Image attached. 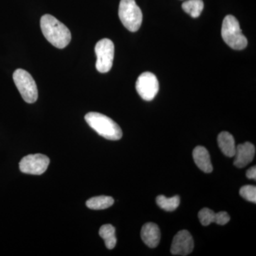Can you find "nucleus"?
Masks as SVG:
<instances>
[{
    "instance_id": "1",
    "label": "nucleus",
    "mask_w": 256,
    "mask_h": 256,
    "mask_svg": "<svg viewBox=\"0 0 256 256\" xmlns=\"http://www.w3.org/2000/svg\"><path fill=\"white\" fill-rule=\"evenodd\" d=\"M41 28L44 36L53 46L64 48L72 40V34L68 28L54 16L45 14L41 18Z\"/></svg>"
},
{
    "instance_id": "2",
    "label": "nucleus",
    "mask_w": 256,
    "mask_h": 256,
    "mask_svg": "<svg viewBox=\"0 0 256 256\" xmlns=\"http://www.w3.org/2000/svg\"><path fill=\"white\" fill-rule=\"evenodd\" d=\"M85 120L92 129H94L99 136L106 139L118 140L122 137L120 127L105 114L90 112L86 114Z\"/></svg>"
},
{
    "instance_id": "3",
    "label": "nucleus",
    "mask_w": 256,
    "mask_h": 256,
    "mask_svg": "<svg viewBox=\"0 0 256 256\" xmlns=\"http://www.w3.org/2000/svg\"><path fill=\"white\" fill-rule=\"evenodd\" d=\"M222 36L226 44L234 50H242L247 46L246 37L242 34L238 20L232 15L224 18Z\"/></svg>"
},
{
    "instance_id": "4",
    "label": "nucleus",
    "mask_w": 256,
    "mask_h": 256,
    "mask_svg": "<svg viewBox=\"0 0 256 256\" xmlns=\"http://www.w3.org/2000/svg\"><path fill=\"white\" fill-rule=\"evenodd\" d=\"M118 15L121 22L129 31L137 32L142 22V13L136 0H120Z\"/></svg>"
},
{
    "instance_id": "5",
    "label": "nucleus",
    "mask_w": 256,
    "mask_h": 256,
    "mask_svg": "<svg viewBox=\"0 0 256 256\" xmlns=\"http://www.w3.org/2000/svg\"><path fill=\"white\" fill-rule=\"evenodd\" d=\"M13 79L24 100L28 104L36 102L38 98V89L31 74L24 69H16L13 74Z\"/></svg>"
},
{
    "instance_id": "6",
    "label": "nucleus",
    "mask_w": 256,
    "mask_h": 256,
    "mask_svg": "<svg viewBox=\"0 0 256 256\" xmlns=\"http://www.w3.org/2000/svg\"><path fill=\"white\" fill-rule=\"evenodd\" d=\"M95 53L97 56L96 67L100 73L108 72L114 63V42L108 38H104L96 44Z\"/></svg>"
},
{
    "instance_id": "7",
    "label": "nucleus",
    "mask_w": 256,
    "mask_h": 256,
    "mask_svg": "<svg viewBox=\"0 0 256 256\" xmlns=\"http://www.w3.org/2000/svg\"><path fill=\"white\" fill-rule=\"evenodd\" d=\"M50 162V158L44 154H28L20 162V171L24 174L41 175L46 171Z\"/></svg>"
},
{
    "instance_id": "8",
    "label": "nucleus",
    "mask_w": 256,
    "mask_h": 256,
    "mask_svg": "<svg viewBox=\"0 0 256 256\" xmlns=\"http://www.w3.org/2000/svg\"><path fill=\"white\" fill-rule=\"evenodd\" d=\"M136 90L143 100L150 101L159 92V82L154 74L144 72L138 77Z\"/></svg>"
},
{
    "instance_id": "9",
    "label": "nucleus",
    "mask_w": 256,
    "mask_h": 256,
    "mask_svg": "<svg viewBox=\"0 0 256 256\" xmlns=\"http://www.w3.org/2000/svg\"><path fill=\"white\" fill-rule=\"evenodd\" d=\"M194 249V240L186 230H182L175 235L171 246V252L174 256H188Z\"/></svg>"
},
{
    "instance_id": "10",
    "label": "nucleus",
    "mask_w": 256,
    "mask_h": 256,
    "mask_svg": "<svg viewBox=\"0 0 256 256\" xmlns=\"http://www.w3.org/2000/svg\"><path fill=\"white\" fill-rule=\"evenodd\" d=\"M256 154L255 146L250 142H245L236 146L234 165L237 168H242L250 164L254 160Z\"/></svg>"
},
{
    "instance_id": "11",
    "label": "nucleus",
    "mask_w": 256,
    "mask_h": 256,
    "mask_svg": "<svg viewBox=\"0 0 256 256\" xmlns=\"http://www.w3.org/2000/svg\"><path fill=\"white\" fill-rule=\"evenodd\" d=\"M141 238L148 247L154 248L159 245L161 234L158 226L154 223H146L141 230Z\"/></svg>"
},
{
    "instance_id": "12",
    "label": "nucleus",
    "mask_w": 256,
    "mask_h": 256,
    "mask_svg": "<svg viewBox=\"0 0 256 256\" xmlns=\"http://www.w3.org/2000/svg\"><path fill=\"white\" fill-rule=\"evenodd\" d=\"M193 158L195 164L204 172L210 173L213 170L210 153L208 150L202 146H197L193 151Z\"/></svg>"
},
{
    "instance_id": "13",
    "label": "nucleus",
    "mask_w": 256,
    "mask_h": 256,
    "mask_svg": "<svg viewBox=\"0 0 256 256\" xmlns=\"http://www.w3.org/2000/svg\"><path fill=\"white\" fill-rule=\"evenodd\" d=\"M218 146L222 152L228 158L235 156L236 146L235 140L233 136L228 132H220L218 136Z\"/></svg>"
},
{
    "instance_id": "14",
    "label": "nucleus",
    "mask_w": 256,
    "mask_h": 256,
    "mask_svg": "<svg viewBox=\"0 0 256 256\" xmlns=\"http://www.w3.org/2000/svg\"><path fill=\"white\" fill-rule=\"evenodd\" d=\"M99 235L105 242L108 249H114L117 244L116 236V228L111 224H105L100 227Z\"/></svg>"
},
{
    "instance_id": "15",
    "label": "nucleus",
    "mask_w": 256,
    "mask_h": 256,
    "mask_svg": "<svg viewBox=\"0 0 256 256\" xmlns=\"http://www.w3.org/2000/svg\"><path fill=\"white\" fill-rule=\"evenodd\" d=\"M114 204L111 196H99L92 197L86 202V206L92 210H102L109 208Z\"/></svg>"
},
{
    "instance_id": "16",
    "label": "nucleus",
    "mask_w": 256,
    "mask_h": 256,
    "mask_svg": "<svg viewBox=\"0 0 256 256\" xmlns=\"http://www.w3.org/2000/svg\"><path fill=\"white\" fill-rule=\"evenodd\" d=\"M156 204L166 212H173L178 208L180 204V198L178 196H174L168 198L164 195H160L156 198Z\"/></svg>"
},
{
    "instance_id": "17",
    "label": "nucleus",
    "mask_w": 256,
    "mask_h": 256,
    "mask_svg": "<svg viewBox=\"0 0 256 256\" xmlns=\"http://www.w3.org/2000/svg\"><path fill=\"white\" fill-rule=\"evenodd\" d=\"M182 9L192 18H198L204 10L203 1L202 0H188L183 3Z\"/></svg>"
},
{
    "instance_id": "18",
    "label": "nucleus",
    "mask_w": 256,
    "mask_h": 256,
    "mask_svg": "<svg viewBox=\"0 0 256 256\" xmlns=\"http://www.w3.org/2000/svg\"><path fill=\"white\" fill-rule=\"evenodd\" d=\"M215 215L216 213L213 210L208 208H204L198 212V220L202 225L207 226L212 223H214Z\"/></svg>"
},
{
    "instance_id": "19",
    "label": "nucleus",
    "mask_w": 256,
    "mask_h": 256,
    "mask_svg": "<svg viewBox=\"0 0 256 256\" xmlns=\"http://www.w3.org/2000/svg\"><path fill=\"white\" fill-rule=\"evenodd\" d=\"M240 195L247 201L256 203V188L254 185H245L240 190Z\"/></svg>"
},
{
    "instance_id": "20",
    "label": "nucleus",
    "mask_w": 256,
    "mask_h": 256,
    "mask_svg": "<svg viewBox=\"0 0 256 256\" xmlns=\"http://www.w3.org/2000/svg\"><path fill=\"white\" fill-rule=\"evenodd\" d=\"M230 218L227 212H220L216 213L214 223L218 225H225L230 220Z\"/></svg>"
},
{
    "instance_id": "21",
    "label": "nucleus",
    "mask_w": 256,
    "mask_h": 256,
    "mask_svg": "<svg viewBox=\"0 0 256 256\" xmlns=\"http://www.w3.org/2000/svg\"><path fill=\"white\" fill-rule=\"evenodd\" d=\"M246 176L250 180H256V166H252L246 171Z\"/></svg>"
}]
</instances>
